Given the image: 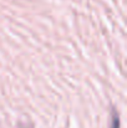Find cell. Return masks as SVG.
I'll use <instances>...</instances> for the list:
<instances>
[{"label":"cell","instance_id":"cell-1","mask_svg":"<svg viewBox=\"0 0 127 128\" xmlns=\"http://www.w3.org/2000/svg\"><path fill=\"white\" fill-rule=\"evenodd\" d=\"M111 128H120V117L116 110H112V124Z\"/></svg>","mask_w":127,"mask_h":128}]
</instances>
